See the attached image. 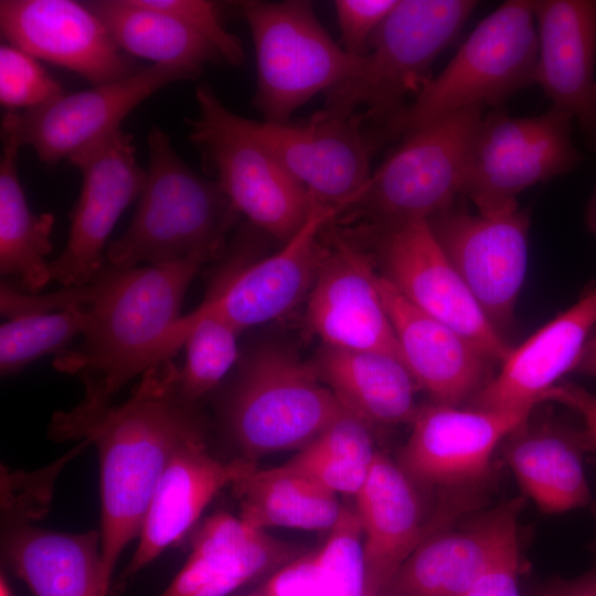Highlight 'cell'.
<instances>
[{
  "mask_svg": "<svg viewBox=\"0 0 596 596\" xmlns=\"http://www.w3.org/2000/svg\"><path fill=\"white\" fill-rule=\"evenodd\" d=\"M203 263L117 267L105 262L87 283L88 322L81 342L54 356L57 371L79 377L84 396L53 415L51 439L83 440L114 395L149 368L152 351L181 318L184 295Z\"/></svg>",
  "mask_w": 596,
  "mask_h": 596,
  "instance_id": "6da1fadb",
  "label": "cell"
},
{
  "mask_svg": "<svg viewBox=\"0 0 596 596\" xmlns=\"http://www.w3.org/2000/svg\"><path fill=\"white\" fill-rule=\"evenodd\" d=\"M171 359L150 365L129 397L111 405L84 437L99 458L100 549L110 579L123 551L139 535L170 457L185 441L206 435L198 402L182 395L180 369Z\"/></svg>",
  "mask_w": 596,
  "mask_h": 596,
  "instance_id": "7a4b0ae2",
  "label": "cell"
},
{
  "mask_svg": "<svg viewBox=\"0 0 596 596\" xmlns=\"http://www.w3.org/2000/svg\"><path fill=\"white\" fill-rule=\"evenodd\" d=\"M149 161L134 217L106 249L117 267L164 265L216 256L240 214L214 179L190 168L169 135L152 126L147 138Z\"/></svg>",
  "mask_w": 596,
  "mask_h": 596,
  "instance_id": "3957f363",
  "label": "cell"
},
{
  "mask_svg": "<svg viewBox=\"0 0 596 596\" xmlns=\"http://www.w3.org/2000/svg\"><path fill=\"white\" fill-rule=\"evenodd\" d=\"M476 7L472 0H397L356 70L327 93L323 109L343 117L364 110L366 127L386 141L387 127L432 78L435 60Z\"/></svg>",
  "mask_w": 596,
  "mask_h": 596,
  "instance_id": "277c9868",
  "label": "cell"
},
{
  "mask_svg": "<svg viewBox=\"0 0 596 596\" xmlns=\"http://www.w3.org/2000/svg\"><path fill=\"white\" fill-rule=\"evenodd\" d=\"M538 32L532 0H508L469 34L446 67L432 77L390 124L386 140L461 109L498 106L534 83Z\"/></svg>",
  "mask_w": 596,
  "mask_h": 596,
  "instance_id": "5b68a950",
  "label": "cell"
},
{
  "mask_svg": "<svg viewBox=\"0 0 596 596\" xmlns=\"http://www.w3.org/2000/svg\"><path fill=\"white\" fill-rule=\"evenodd\" d=\"M349 413L313 364L268 347L245 360L224 417L242 458L255 461L301 449Z\"/></svg>",
  "mask_w": 596,
  "mask_h": 596,
  "instance_id": "8992f818",
  "label": "cell"
},
{
  "mask_svg": "<svg viewBox=\"0 0 596 596\" xmlns=\"http://www.w3.org/2000/svg\"><path fill=\"white\" fill-rule=\"evenodd\" d=\"M189 140L232 204L251 225L286 242L304 225L313 198L231 111L207 84L195 89Z\"/></svg>",
  "mask_w": 596,
  "mask_h": 596,
  "instance_id": "52a82bcc",
  "label": "cell"
},
{
  "mask_svg": "<svg viewBox=\"0 0 596 596\" xmlns=\"http://www.w3.org/2000/svg\"><path fill=\"white\" fill-rule=\"evenodd\" d=\"M241 9L256 54L253 104L264 121L289 123L297 108L356 70L360 57L330 38L310 1L248 0Z\"/></svg>",
  "mask_w": 596,
  "mask_h": 596,
  "instance_id": "ba28073f",
  "label": "cell"
},
{
  "mask_svg": "<svg viewBox=\"0 0 596 596\" xmlns=\"http://www.w3.org/2000/svg\"><path fill=\"white\" fill-rule=\"evenodd\" d=\"M483 115L479 107L461 109L405 136L350 209L361 206L384 226L429 220L455 205Z\"/></svg>",
  "mask_w": 596,
  "mask_h": 596,
  "instance_id": "9c48e42d",
  "label": "cell"
},
{
  "mask_svg": "<svg viewBox=\"0 0 596 596\" xmlns=\"http://www.w3.org/2000/svg\"><path fill=\"white\" fill-rule=\"evenodd\" d=\"M572 121L554 106L534 117H513L499 109L483 115L462 195L479 213L518 209L521 192L582 162L572 140Z\"/></svg>",
  "mask_w": 596,
  "mask_h": 596,
  "instance_id": "30bf717a",
  "label": "cell"
},
{
  "mask_svg": "<svg viewBox=\"0 0 596 596\" xmlns=\"http://www.w3.org/2000/svg\"><path fill=\"white\" fill-rule=\"evenodd\" d=\"M200 74L190 67L153 64L109 84L64 93L41 107L7 111L1 136L31 148L42 162L53 166L120 130L124 119L157 91Z\"/></svg>",
  "mask_w": 596,
  "mask_h": 596,
  "instance_id": "8fae6325",
  "label": "cell"
},
{
  "mask_svg": "<svg viewBox=\"0 0 596 596\" xmlns=\"http://www.w3.org/2000/svg\"><path fill=\"white\" fill-rule=\"evenodd\" d=\"M385 277L416 308L502 363L513 347L490 322L450 263L427 220L376 226Z\"/></svg>",
  "mask_w": 596,
  "mask_h": 596,
  "instance_id": "7c38bea8",
  "label": "cell"
},
{
  "mask_svg": "<svg viewBox=\"0 0 596 596\" xmlns=\"http://www.w3.org/2000/svg\"><path fill=\"white\" fill-rule=\"evenodd\" d=\"M252 135L319 203L348 211L365 188L382 143L361 115L319 110L299 124L245 118Z\"/></svg>",
  "mask_w": 596,
  "mask_h": 596,
  "instance_id": "4fadbf2b",
  "label": "cell"
},
{
  "mask_svg": "<svg viewBox=\"0 0 596 596\" xmlns=\"http://www.w3.org/2000/svg\"><path fill=\"white\" fill-rule=\"evenodd\" d=\"M534 409L487 411L432 403L418 406L397 465L417 488L479 491L496 448Z\"/></svg>",
  "mask_w": 596,
  "mask_h": 596,
  "instance_id": "5bb4252c",
  "label": "cell"
},
{
  "mask_svg": "<svg viewBox=\"0 0 596 596\" xmlns=\"http://www.w3.org/2000/svg\"><path fill=\"white\" fill-rule=\"evenodd\" d=\"M427 221L490 322L500 332L509 327L528 269V210L470 213L453 205Z\"/></svg>",
  "mask_w": 596,
  "mask_h": 596,
  "instance_id": "9a60e30c",
  "label": "cell"
},
{
  "mask_svg": "<svg viewBox=\"0 0 596 596\" xmlns=\"http://www.w3.org/2000/svg\"><path fill=\"white\" fill-rule=\"evenodd\" d=\"M68 161L79 171L82 187L65 247L50 263L51 274L63 286H84L104 266L108 236L140 196L146 170L137 161L132 136L121 129Z\"/></svg>",
  "mask_w": 596,
  "mask_h": 596,
  "instance_id": "2e32d148",
  "label": "cell"
},
{
  "mask_svg": "<svg viewBox=\"0 0 596 596\" xmlns=\"http://www.w3.org/2000/svg\"><path fill=\"white\" fill-rule=\"evenodd\" d=\"M331 234L324 244L321 234L317 270L307 296L310 329L327 347L402 359L369 256L343 236Z\"/></svg>",
  "mask_w": 596,
  "mask_h": 596,
  "instance_id": "e0dca14e",
  "label": "cell"
},
{
  "mask_svg": "<svg viewBox=\"0 0 596 596\" xmlns=\"http://www.w3.org/2000/svg\"><path fill=\"white\" fill-rule=\"evenodd\" d=\"M341 210L313 204L304 225L273 255L235 266L193 310L217 317L240 332L289 312L312 286L324 228Z\"/></svg>",
  "mask_w": 596,
  "mask_h": 596,
  "instance_id": "ac0fdd59",
  "label": "cell"
},
{
  "mask_svg": "<svg viewBox=\"0 0 596 596\" xmlns=\"http://www.w3.org/2000/svg\"><path fill=\"white\" fill-rule=\"evenodd\" d=\"M362 530L364 596H381L387 584L429 535L470 511L447 498L433 520H423L418 488L397 462L376 451L365 482L354 496Z\"/></svg>",
  "mask_w": 596,
  "mask_h": 596,
  "instance_id": "d6986e66",
  "label": "cell"
},
{
  "mask_svg": "<svg viewBox=\"0 0 596 596\" xmlns=\"http://www.w3.org/2000/svg\"><path fill=\"white\" fill-rule=\"evenodd\" d=\"M0 30L8 44L67 68L94 86L137 72L85 2L1 0Z\"/></svg>",
  "mask_w": 596,
  "mask_h": 596,
  "instance_id": "ffe728a7",
  "label": "cell"
},
{
  "mask_svg": "<svg viewBox=\"0 0 596 596\" xmlns=\"http://www.w3.org/2000/svg\"><path fill=\"white\" fill-rule=\"evenodd\" d=\"M206 440V435L192 438L170 457L143 519L137 549L110 593H123L131 578L188 533L219 491L257 468L255 461L242 457L216 458Z\"/></svg>",
  "mask_w": 596,
  "mask_h": 596,
  "instance_id": "44dd1931",
  "label": "cell"
},
{
  "mask_svg": "<svg viewBox=\"0 0 596 596\" xmlns=\"http://www.w3.org/2000/svg\"><path fill=\"white\" fill-rule=\"evenodd\" d=\"M524 504V496L515 497L458 529L429 535L403 562L381 596H464L518 536Z\"/></svg>",
  "mask_w": 596,
  "mask_h": 596,
  "instance_id": "7402d4cb",
  "label": "cell"
},
{
  "mask_svg": "<svg viewBox=\"0 0 596 596\" xmlns=\"http://www.w3.org/2000/svg\"><path fill=\"white\" fill-rule=\"evenodd\" d=\"M538 83L596 148V0H534Z\"/></svg>",
  "mask_w": 596,
  "mask_h": 596,
  "instance_id": "603a6c76",
  "label": "cell"
},
{
  "mask_svg": "<svg viewBox=\"0 0 596 596\" xmlns=\"http://www.w3.org/2000/svg\"><path fill=\"white\" fill-rule=\"evenodd\" d=\"M379 287L401 356L434 403L460 406L490 381L492 361L471 341L416 308L385 276Z\"/></svg>",
  "mask_w": 596,
  "mask_h": 596,
  "instance_id": "cb8c5ba5",
  "label": "cell"
},
{
  "mask_svg": "<svg viewBox=\"0 0 596 596\" xmlns=\"http://www.w3.org/2000/svg\"><path fill=\"white\" fill-rule=\"evenodd\" d=\"M596 328V285L544 324L501 363L499 373L469 401L470 408L534 409L542 395L574 370Z\"/></svg>",
  "mask_w": 596,
  "mask_h": 596,
  "instance_id": "d4e9b609",
  "label": "cell"
},
{
  "mask_svg": "<svg viewBox=\"0 0 596 596\" xmlns=\"http://www.w3.org/2000/svg\"><path fill=\"white\" fill-rule=\"evenodd\" d=\"M296 553L240 515L216 512L194 532L184 565L159 596H227Z\"/></svg>",
  "mask_w": 596,
  "mask_h": 596,
  "instance_id": "484cf974",
  "label": "cell"
},
{
  "mask_svg": "<svg viewBox=\"0 0 596 596\" xmlns=\"http://www.w3.org/2000/svg\"><path fill=\"white\" fill-rule=\"evenodd\" d=\"M2 558L34 596H109L100 531L57 532L2 523Z\"/></svg>",
  "mask_w": 596,
  "mask_h": 596,
  "instance_id": "4316f807",
  "label": "cell"
},
{
  "mask_svg": "<svg viewBox=\"0 0 596 596\" xmlns=\"http://www.w3.org/2000/svg\"><path fill=\"white\" fill-rule=\"evenodd\" d=\"M531 415L505 438L503 450L523 496L546 514L589 504L583 464V449L589 443L585 430L579 433L553 418L532 419Z\"/></svg>",
  "mask_w": 596,
  "mask_h": 596,
  "instance_id": "83f0119b",
  "label": "cell"
},
{
  "mask_svg": "<svg viewBox=\"0 0 596 596\" xmlns=\"http://www.w3.org/2000/svg\"><path fill=\"white\" fill-rule=\"evenodd\" d=\"M313 365L345 408L369 425L413 421L418 386L400 356L323 345Z\"/></svg>",
  "mask_w": 596,
  "mask_h": 596,
  "instance_id": "f1b7e54d",
  "label": "cell"
},
{
  "mask_svg": "<svg viewBox=\"0 0 596 596\" xmlns=\"http://www.w3.org/2000/svg\"><path fill=\"white\" fill-rule=\"evenodd\" d=\"M240 517L254 526L331 530L343 508L337 493L285 464L255 469L233 486Z\"/></svg>",
  "mask_w": 596,
  "mask_h": 596,
  "instance_id": "f546056e",
  "label": "cell"
},
{
  "mask_svg": "<svg viewBox=\"0 0 596 596\" xmlns=\"http://www.w3.org/2000/svg\"><path fill=\"white\" fill-rule=\"evenodd\" d=\"M362 530L355 510L343 508L321 547L297 555L255 590L259 596H364Z\"/></svg>",
  "mask_w": 596,
  "mask_h": 596,
  "instance_id": "4dcf8cb0",
  "label": "cell"
},
{
  "mask_svg": "<svg viewBox=\"0 0 596 596\" xmlns=\"http://www.w3.org/2000/svg\"><path fill=\"white\" fill-rule=\"evenodd\" d=\"M0 160V273L19 283L25 292L38 294L51 280L46 256L53 249L54 216L29 207L18 173L20 147L2 139Z\"/></svg>",
  "mask_w": 596,
  "mask_h": 596,
  "instance_id": "1f68e13d",
  "label": "cell"
},
{
  "mask_svg": "<svg viewBox=\"0 0 596 596\" xmlns=\"http://www.w3.org/2000/svg\"><path fill=\"white\" fill-rule=\"evenodd\" d=\"M85 4L104 23L117 46L130 55L200 72L206 63L222 58L204 38L142 0H93Z\"/></svg>",
  "mask_w": 596,
  "mask_h": 596,
  "instance_id": "d6a6232c",
  "label": "cell"
},
{
  "mask_svg": "<svg viewBox=\"0 0 596 596\" xmlns=\"http://www.w3.org/2000/svg\"><path fill=\"white\" fill-rule=\"evenodd\" d=\"M240 331L213 316L193 311L181 318L162 337L160 352L167 356L185 347V361L179 370L182 395L199 402L223 380L238 359Z\"/></svg>",
  "mask_w": 596,
  "mask_h": 596,
  "instance_id": "836d02e7",
  "label": "cell"
},
{
  "mask_svg": "<svg viewBox=\"0 0 596 596\" xmlns=\"http://www.w3.org/2000/svg\"><path fill=\"white\" fill-rule=\"evenodd\" d=\"M88 322L86 307L13 317L0 327L1 375L20 371L46 354L54 356L81 338Z\"/></svg>",
  "mask_w": 596,
  "mask_h": 596,
  "instance_id": "e575fe53",
  "label": "cell"
},
{
  "mask_svg": "<svg viewBox=\"0 0 596 596\" xmlns=\"http://www.w3.org/2000/svg\"><path fill=\"white\" fill-rule=\"evenodd\" d=\"M63 94L38 58L8 43L0 46V103L7 111L41 107Z\"/></svg>",
  "mask_w": 596,
  "mask_h": 596,
  "instance_id": "d590c367",
  "label": "cell"
},
{
  "mask_svg": "<svg viewBox=\"0 0 596 596\" xmlns=\"http://www.w3.org/2000/svg\"><path fill=\"white\" fill-rule=\"evenodd\" d=\"M91 445L82 440L64 457L35 472L1 468L2 523H32L49 510L52 489L58 472L74 456Z\"/></svg>",
  "mask_w": 596,
  "mask_h": 596,
  "instance_id": "8d00e7d4",
  "label": "cell"
},
{
  "mask_svg": "<svg viewBox=\"0 0 596 596\" xmlns=\"http://www.w3.org/2000/svg\"><path fill=\"white\" fill-rule=\"evenodd\" d=\"M147 6L166 12L209 41L223 60L241 65L245 60L240 38L223 25L215 2L205 0H142Z\"/></svg>",
  "mask_w": 596,
  "mask_h": 596,
  "instance_id": "74e56055",
  "label": "cell"
},
{
  "mask_svg": "<svg viewBox=\"0 0 596 596\" xmlns=\"http://www.w3.org/2000/svg\"><path fill=\"white\" fill-rule=\"evenodd\" d=\"M396 3L397 0L334 1L342 47L353 56H363L373 33Z\"/></svg>",
  "mask_w": 596,
  "mask_h": 596,
  "instance_id": "f35d334b",
  "label": "cell"
},
{
  "mask_svg": "<svg viewBox=\"0 0 596 596\" xmlns=\"http://www.w3.org/2000/svg\"><path fill=\"white\" fill-rule=\"evenodd\" d=\"M285 465L334 493L355 496L365 482L372 464L364 465L300 449Z\"/></svg>",
  "mask_w": 596,
  "mask_h": 596,
  "instance_id": "ab89813d",
  "label": "cell"
},
{
  "mask_svg": "<svg viewBox=\"0 0 596 596\" xmlns=\"http://www.w3.org/2000/svg\"><path fill=\"white\" fill-rule=\"evenodd\" d=\"M519 571L520 551L515 536L464 596H521Z\"/></svg>",
  "mask_w": 596,
  "mask_h": 596,
  "instance_id": "60d3db41",
  "label": "cell"
},
{
  "mask_svg": "<svg viewBox=\"0 0 596 596\" xmlns=\"http://www.w3.org/2000/svg\"><path fill=\"white\" fill-rule=\"evenodd\" d=\"M553 402L577 413L592 446L596 447V394L573 382H561L549 389L540 403Z\"/></svg>",
  "mask_w": 596,
  "mask_h": 596,
  "instance_id": "b9f144b4",
  "label": "cell"
},
{
  "mask_svg": "<svg viewBox=\"0 0 596 596\" xmlns=\"http://www.w3.org/2000/svg\"><path fill=\"white\" fill-rule=\"evenodd\" d=\"M531 596H596V572L574 579H557Z\"/></svg>",
  "mask_w": 596,
  "mask_h": 596,
  "instance_id": "7bdbcfd3",
  "label": "cell"
},
{
  "mask_svg": "<svg viewBox=\"0 0 596 596\" xmlns=\"http://www.w3.org/2000/svg\"><path fill=\"white\" fill-rule=\"evenodd\" d=\"M573 371L596 377V330L586 341Z\"/></svg>",
  "mask_w": 596,
  "mask_h": 596,
  "instance_id": "ee69618b",
  "label": "cell"
},
{
  "mask_svg": "<svg viewBox=\"0 0 596 596\" xmlns=\"http://www.w3.org/2000/svg\"><path fill=\"white\" fill-rule=\"evenodd\" d=\"M586 223L588 228L596 235V188L587 205Z\"/></svg>",
  "mask_w": 596,
  "mask_h": 596,
  "instance_id": "f6af8a7d",
  "label": "cell"
},
{
  "mask_svg": "<svg viewBox=\"0 0 596 596\" xmlns=\"http://www.w3.org/2000/svg\"><path fill=\"white\" fill-rule=\"evenodd\" d=\"M0 596H12L11 590L6 579H3V577H1V583H0Z\"/></svg>",
  "mask_w": 596,
  "mask_h": 596,
  "instance_id": "bcb514c9",
  "label": "cell"
},
{
  "mask_svg": "<svg viewBox=\"0 0 596 596\" xmlns=\"http://www.w3.org/2000/svg\"><path fill=\"white\" fill-rule=\"evenodd\" d=\"M592 511H593V514H594V517H595V519H596V502H594V503L592 504Z\"/></svg>",
  "mask_w": 596,
  "mask_h": 596,
  "instance_id": "7dc6e473",
  "label": "cell"
},
{
  "mask_svg": "<svg viewBox=\"0 0 596 596\" xmlns=\"http://www.w3.org/2000/svg\"><path fill=\"white\" fill-rule=\"evenodd\" d=\"M248 596H259V595H257V594L254 592L253 594H251V595H248Z\"/></svg>",
  "mask_w": 596,
  "mask_h": 596,
  "instance_id": "c3c4849f",
  "label": "cell"
}]
</instances>
